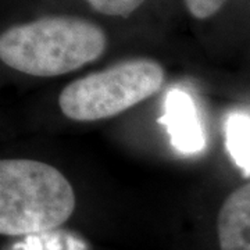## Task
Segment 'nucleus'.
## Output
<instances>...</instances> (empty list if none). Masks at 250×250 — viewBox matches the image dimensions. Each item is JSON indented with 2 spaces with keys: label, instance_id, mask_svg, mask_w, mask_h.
<instances>
[{
  "label": "nucleus",
  "instance_id": "1",
  "mask_svg": "<svg viewBox=\"0 0 250 250\" xmlns=\"http://www.w3.org/2000/svg\"><path fill=\"white\" fill-rule=\"evenodd\" d=\"M107 36L98 24L72 16H49L7 28L0 36V59L32 77H57L98 60Z\"/></svg>",
  "mask_w": 250,
  "mask_h": 250
},
{
  "label": "nucleus",
  "instance_id": "2",
  "mask_svg": "<svg viewBox=\"0 0 250 250\" xmlns=\"http://www.w3.org/2000/svg\"><path fill=\"white\" fill-rule=\"evenodd\" d=\"M75 210L68 179L53 166L28 159L0 161V233L7 236L47 232Z\"/></svg>",
  "mask_w": 250,
  "mask_h": 250
},
{
  "label": "nucleus",
  "instance_id": "3",
  "mask_svg": "<svg viewBox=\"0 0 250 250\" xmlns=\"http://www.w3.org/2000/svg\"><path fill=\"white\" fill-rule=\"evenodd\" d=\"M163 82L160 62L146 57L128 59L72 81L62 90L59 106L72 121H99L150 98Z\"/></svg>",
  "mask_w": 250,
  "mask_h": 250
},
{
  "label": "nucleus",
  "instance_id": "4",
  "mask_svg": "<svg viewBox=\"0 0 250 250\" xmlns=\"http://www.w3.org/2000/svg\"><path fill=\"white\" fill-rule=\"evenodd\" d=\"M161 124L167 126L171 145L181 153H197L205 147V136L190 96L182 90H171L164 103Z\"/></svg>",
  "mask_w": 250,
  "mask_h": 250
},
{
  "label": "nucleus",
  "instance_id": "5",
  "mask_svg": "<svg viewBox=\"0 0 250 250\" xmlns=\"http://www.w3.org/2000/svg\"><path fill=\"white\" fill-rule=\"evenodd\" d=\"M221 250H250V182L224 200L217 217Z\"/></svg>",
  "mask_w": 250,
  "mask_h": 250
},
{
  "label": "nucleus",
  "instance_id": "6",
  "mask_svg": "<svg viewBox=\"0 0 250 250\" xmlns=\"http://www.w3.org/2000/svg\"><path fill=\"white\" fill-rule=\"evenodd\" d=\"M227 149L235 163L250 174V116L235 114L227 123Z\"/></svg>",
  "mask_w": 250,
  "mask_h": 250
},
{
  "label": "nucleus",
  "instance_id": "7",
  "mask_svg": "<svg viewBox=\"0 0 250 250\" xmlns=\"http://www.w3.org/2000/svg\"><path fill=\"white\" fill-rule=\"evenodd\" d=\"M99 14L110 17H128L146 0H85Z\"/></svg>",
  "mask_w": 250,
  "mask_h": 250
},
{
  "label": "nucleus",
  "instance_id": "8",
  "mask_svg": "<svg viewBox=\"0 0 250 250\" xmlns=\"http://www.w3.org/2000/svg\"><path fill=\"white\" fill-rule=\"evenodd\" d=\"M188 11L197 20H206L218 13L227 0H184Z\"/></svg>",
  "mask_w": 250,
  "mask_h": 250
}]
</instances>
